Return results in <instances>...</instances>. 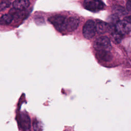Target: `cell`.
<instances>
[{"label":"cell","instance_id":"6da1fadb","mask_svg":"<svg viewBox=\"0 0 131 131\" xmlns=\"http://www.w3.org/2000/svg\"><path fill=\"white\" fill-rule=\"evenodd\" d=\"M94 47L97 51H110L112 45L110 39L105 36L97 38L94 43Z\"/></svg>","mask_w":131,"mask_h":131},{"label":"cell","instance_id":"7a4b0ae2","mask_svg":"<svg viewBox=\"0 0 131 131\" xmlns=\"http://www.w3.org/2000/svg\"><path fill=\"white\" fill-rule=\"evenodd\" d=\"M66 17L61 14H55L48 18L49 21L59 31H63L65 29Z\"/></svg>","mask_w":131,"mask_h":131},{"label":"cell","instance_id":"3957f363","mask_svg":"<svg viewBox=\"0 0 131 131\" xmlns=\"http://www.w3.org/2000/svg\"><path fill=\"white\" fill-rule=\"evenodd\" d=\"M83 7L90 11L97 12L103 9L105 4L101 1L86 0L83 2Z\"/></svg>","mask_w":131,"mask_h":131},{"label":"cell","instance_id":"277c9868","mask_svg":"<svg viewBox=\"0 0 131 131\" xmlns=\"http://www.w3.org/2000/svg\"><path fill=\"white\" fill-rule=\"evenodd\" d=\"M95 32L96 29L94 21L92 19L87 20L84 24L82 29L83 36L88 39H91L95 35Z\"/></svg>","mask_w":131,"mask_h":131},{"label":"cell","instance_id":"5b68a950","mask_svg":"<svg viewBox=\"0 0 131 131\" xmlns=\"http://www.w3.org/2000/svg\"><path fill=\"white\" fill-rule=\"evenodd\" d=\"M131 29L130 23L124 19L119 21L116 25V30L121 35H125L130 32Z\"/></svg>","mask_w":131,"mask_h":131},{"label":"cell","instance_id":"8992f818","mask_svg":"<svg viewBox=\"0 0 131 131\" xmlns=\"http://www.w3.org/2000/svg\"><path fill=\"white\" fill-rule=\"evenodd\" d=\"M80 20L79 18L75 16H71L66 19L65 29L69 32L75 30L78 27Z\"/></svg>","mask_w":131,"mask_h":131},{"label":"cell","instance_id":"52a82bcc","mask_svg":"<svg viewBox=\"0 0 131 131\" xmlns=\"http://www.w3.org/2000/svg\"><path fill=\"white\" fill-rule=\"evenodd\" d=\"M112 26L110 24L102 21H97L95 24L96 31L99 34H103L111 29Z\"/></svg>","mask_w":131,"mask_h":131},{"label":"cell","instance_id":"ba28073f","mask_svg":"<svg viewBox=\"0 0 131 131\" xmlns=\"http://www.w3.org/2000/svg\"><path fill=\"white\" fill-rule=\"evenodd\" d=\"M19 123L21 127L24 130H28L30 128V119L26 114L21 113L19 117Z\"/></svg>","mask_w":131,"mask_h":131},{"label":"cell","instance_id":"9c48e42d","mask_svg":"<svg viewBox=\"0 0 131 131\" xmlns=\"http://www.w3.org/2000/svg\"><path fill=\"white\" fill-rule=\"evenodd\" d=\"M30 5V2L27 0H16L13 2L12 5L14 9L23 10L27 8Z\"/></svg>","mask_w":131,"mask_h":131},{"label":"cell","instance_id":"30bf717a","mask_svg":"<svg viewBox=\"0 0 131 131\" xmlns=\"http://www.w3.org/2000/svg\"><path fill=\"white\" fill-rule=\"evenodd\" d=\"M97 56L100 60L105 62H109L113 58V55L110 51H97Z\"/></svg>","mask_w":131,"mask_h":131},{"label":"cell","instance_id":"8fae6325","mask_svg":"<svg viewBox=\"0 0 131 131\" xmlns=\"http://www.w3.org/2000/svg\"><path fill=\"white\" fill-rule=\"evenodd\" d=\"M112 11L114 12V14L118 17L125 16L127 14L126 10L120 5L114 6L112 7Z\"/></svg>","mask_w":131,"mask_h":131},{"label":"cell","instance_id":"7c38bea8","mask_svg":"<svg viewBox=\"0 0 131 131\" xmlns=\"http://www.w3.org/2000/svg\"><path fill=\"white\" fill-rule=\"evenodd\" d=\"M13 19V16L10 13L5 14L0 17V24L6 25L10 24Z\"/></svg>","mask_w":131,"mask_h":131},{"label":"cell","instance_id":"4fadbf2b","mask_svg":"<svg viewBox=\"0 0 131 131\" xmlns=\"http://www.w3.org/2000/svg\"><path fill=\"white\" fill-rule=\"evenodd\" d=\"M123 35L118 33L117 31H115L112 33L111 35V39L114 43H118L120 42Z\"/></svg>","mask_w":131,"mask_h":131},{"label":"cell","instance_id":"5bb4252c","mask_svg":"<svg viewBox=\"0 0 131 131\" xmlns=\"http://www.w3.org/2000/svg\"><path fill=\"white\" fill-rule=\"evenodd\" d=\"M11 5V2L9 1H4L0 3V11L4 10L6 8L9 7Z\"/></svg>","mask_w":131,"mask_h":131},{"label":"cell","instance_id":"9a60e30c","mask_svg":"<svg viewBox=\"0 0 131 131\" xmlns=\"http://www.w3.org/2000/svg\"><path fill=\"white\" fill-rule=\"evenodd\" d=\"M109 18H110L109 20L111 22V23H113V24L116 23L117 24V23L119 21V17L114 14L110 16Z\"/></svg>","mask_w":131,"mask_h":131},{"label":"cell","instance_id":"2e32d148","mask_svg":"<svg viewBox=\"0 0 131 131\" xmlns=\"http://www.w3.org/2000/svg\"><path fill=\"white\" fill-rule=\"evenodd\" d=\"M33 126L35 131H41L40 129V126L38 121H34L33 124Z\"/></svg>","mask_w":131,"mask_h":131},{"label":"cell","instance_id":"e0dca14e","mask_svg":"<svg viewBox=\"0 0 131 131\" xmlns=\"http://www.w3.org/2000/svg\"><path fill=\"white\" fill-rule=\"evenodd\" d=\"M126 9H127V11L130 13V11H131V2L130 1H128L126 3Z\"/></svg>","mask_w":131,"mask_h":131}]
</instances>
